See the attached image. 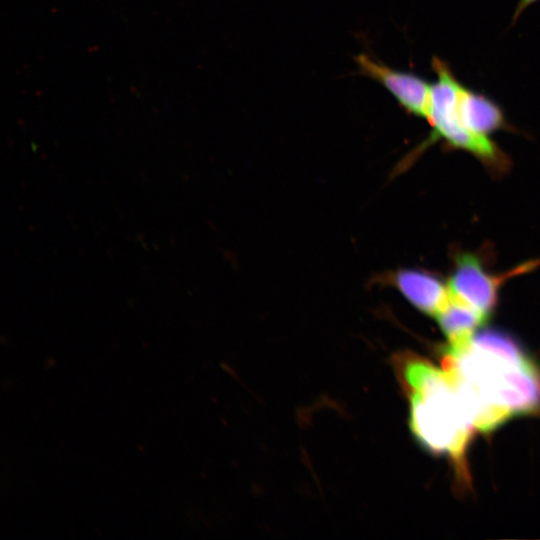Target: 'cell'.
Returning <instances> with one entry per match:
<instances>
[{
	"instance_id": "6da1fadb",
	"label": "cell",
	"mask_w": 540,
	"mask_h": 540,
	"mask_svg": "<svg viewBox=\"0 0 540 540\" xmlns=\"http://www.w3.org/2000/svg\"><path fill=\"white\" fill-rule=\"evenodd\" d=\"M442 367L476 430L540 409V370L505 333L483 331L462 348H446Z\"/></svg>"
},
{
	"instance_id": "7a4b0ae2",
	"label": "cell",
	"mask_w": 540,
	"mask_h": 540,
	"mask_svg": "<svg viewBox=\"0 0 540 540\" xmlns=\"http://www.w3.org/2000/svg\"><path fill=\"white\" fill-rule=\"evenodd\" d=\"M392 365L409 406V427L423 448L447 456L467 478L466 452L475 430L471 418L444 369L404 351Z\"/></svg>"
},
{
	"instance_id": "3957f363",
	"label": "cell",
	"mask_w": 540,
	"mask_h": 540,
	"mask_svg": "<svg viewBox=\"0 0 540 540\" xmlns=\"http://www.w3.org/2000/svg\"><path fill=\"white\" fill-rule=\"evenodd\" d=\"M354 62L361 75L384 87L407 114L427 120L432 83L415 73L392 68L367 53L354 56Z\"/></svg>"
},
{
	"instance_id": "277c9868",
	"label": "cell",
	"mask_w": 540,
	"mask_h": 540,
	"mask_svg": "<svg viewBox=\"0 0 540 540\" xmlns=\"http://www.w3.org/2000/svg\"><path fill=\"white\" fill-rule=\"evenodd\" d=\"M513 274L518 273L513 270L506 276L493 275L475 255L460 254L448 280L449 296L489 317L496 305L500 285Z\"/></svg>"
},
{
	"instance_id": "5b68a950",
	"label": "cell",
	"mask_w": 540,
	"mask_h": 540,
	"mask_svg": "<svg viewBox=\"0 0 540 540\" xmlns=\"http://www.w3.org/2000/svg\"><path fill=\"white\" fill-rule=\"evenodd\" d=\"M372 283L396 289L413 307L432 317H436L449 299L448 286L421 269L385 271L374 276Z\"/></svg>"
},
{
	"instance_id": "8992f818",
	"label": "cell",
	"mask_w": 540,
	"mask_h": 540,
	"mask_svg": "<svg viewBox=\"0 0 540 540\" xmlns=\"http://www.w3.org/2000/svg\"><path fill=\"white\" fill-rule=\"evenodd\" d=\"M435 318L447 337L448 349H459L467 345L477 328L488 319L479 311L450 296Z\"/></svg>"
},
{
	"instance_id": "52a82bcc",
	"label": "cell",
	"mask_w": 540,
	"mask_h": 540,
	"mask_svg": "<svg viewBox=\"0 0 540 540\" xmlns=\"http://www.w3.org/2000/svg\"><path fill=\"white\" fill-rule=\"evenodd\" d=\"M538 1L539 0H519L513 12L512 23H515L527 8Z\"/></svg>"
}]
</instances>
